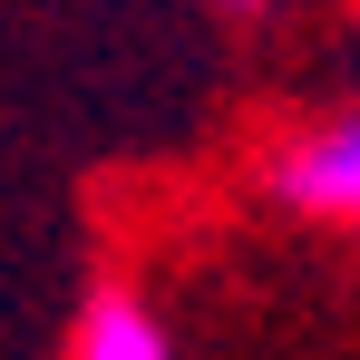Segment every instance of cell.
<instances>
[{"mask_svg": "<svg viewBox=\"0 0 360 360\" xmlns=\"http://www.w3.org/2000/svg\"><path fill=\"white\" fill-rule=\"evenodd\" d=\"M263 185L292 205V214H321V224H360V117H321L273 146Z\"/></svg>", "mask_w": 360, "mask_h": 360, "instance_id": "cell-1", "label": "cell"}, {"mask_svg": "<svg viewBox=\"0 0 360 360\" xmlns=\"http://www.w3.org/2000/svg\"><path fill=\"white\" fill-rule=\"evenodd\" d=\"M78 360H176V331L136 283H108L78 311Z\"/></svg>", "mask_w": 360, "mask_h": 360, "instance_id": "cell-2", "label": "cell"}, {"mask_svg": "<svg viewBox=\"0 0 360 360\" xmlns=\"http://www.w3.org/2000/svg\"><path fill=\"white\" fill-rule=\"evenodd\" d=\"M214 10H234V20H263V10H273V0H214Z\"/></svg>", "mask_w": 360, "mask_h": 360, "instance_id": "cell-3", "label": "cell"}]
</instances>
